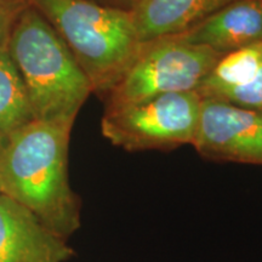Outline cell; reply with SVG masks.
I'll return each mask as SVG.
<instances>
[{
  "mask_svg": "<svg viewBox=\"0 0 262 262\" xmlns=\"http://www.w3.org/2000/svg\"><path fill=\"white\" fill-rule=\"evenodd\" d=\"M0 193H2V186H0Z\"/></svg>",
  "mask_w": 262,
  "mask_h": 262,
  "instance_id": "9a60e30c",
  "label": "cell"
},
{
  "mask_svg": "<svg viewBox=\"0 0 262 262\" xmlns=\"http://www.w3.org/2000/svg\"><path fill=\"white\" fill-rule=\"evenodd\" d=\"M25 5V0H0V22L14 19Z\"/></svg>",
  "mask_w": 262,
  "mask_h": 262,
  "instance_id": "7c38bea8",
  "label": "cell"
},
{
  "mask_svg": "<svg viewBox=\"0 0 262 262\" xmlns=\"http://www.w3.org/2000/svg\"><path fill=\"white\" fill-rule=\"evenodd\" d=\"M73 249L27 208L0 193V262H67Z\"/></svg>",
  "mask_w": 262,
  "mask_h": 262,
  "instance_id": "52a82bcc",
  "label": "cell"
},
{
  "mask_svg": "<svg viewBox=\"0 0 262 262\" xmlns=\"http://www.w3.org/2000/svg\"><path fill=\"white\" fill-rule=\"evenodd\" d=\"M178 37L221 55L262 41V0H234Z\"/></svg>",
  "mask_w": 262,
  "mask_h": 262,
  "instance_id": "ba28073f",
  "label": "cell"
},
{
  "mask_svg": "<svg viewBox=\"0 0 262 262\" xmlns=\"http://www.w3.org/2000/svg\"><path fill=\"white\" fill-rule=\"evenodd\" d=\"M14 19H10V21H3L0 22V49H3L6 45V41H8L10 27H11V24Z\"/></svg>",
  "mask_w": 262,
  "mask_h": 262,
  "instance_id": "5bb4252c",
  "label": "cell"
},
{
  "mask_svg": "<svg viewBox=\"0 0 262 262\" xmlns=\"http://www.w3.org/2000/svg\"><path fill=\"white\" fill-rule=\"evenodd\" d=\"M234 0H142L133 10L142 42L173 37L194 27Z\"/></svg>",
  "mask_w": 262,
  "mask_h": 262,
  "instance_id": "9c48e42d",
  "label": "cell"
},
{
  "mask_svg": "<svg viewBox=\"0 0 262 262\" xmlns=\"http://www.w3.org/2000/svg\"><path fill=\"white\" fill-rule=\"evenodd\" d=\"M192 145L205 158L262 165V113L202 97Z\"/></svg>",
  "mask_w": 262,
  "mask_h": 262,
  "instance_id": "8992f818",
  "label": "cell"
},
{
  "mask_svg": "<svg viewBox=\"0 0 262 262\" xmlns=\"http://www.w3.org/2000/svg\"><path fill=\"white\" fill-rule=\"evenodd\" d=\"M201 102L196 91H187L106 107L101 131L112 145L130 152L192 145Z\"/></svg>",
  "mask_w": 262,
  "mask_h": 262,
  "instance_id": "5b68a950",
  "label": "cell"
},
{
  "mask_svg": "<svg viewBox=\"0 0 262 262\" xmlns=\"http://www.w3.org/2000/svg\"><path fill=\"white\" fill-rule=\"evenodd\" d=\"M215 100L225 101V102L235 104V106L262 113V67L250 83L227 91Z\"/></svg>",
  "mask_w": 262,
  "mask_h": 262,
  "instance_id": "8fae6325",
  "label": "cell"
},
{
  "mask_svg": "<svg viewBox=\"0 0 262 262\" xmlns=\"http://www.w3.org/2000/svg\"><path fill=\"white\" fill-rule=\"evenodd\" d=\"M60 35L90 81L93 94L106 96L139 54L133 12L91 0H25Z\"/></svg>",
  "mask_w": 262,
  "mask_h": 262,
  "instance_id": "3957f363",
  "label": "cell"
},
{
  "mask_svg": "<svg viewBox=\"0 0 262 262\" xmlns=\"http://www.w3.org/2000/svg\"><path fill=\"white\" fill-rule=\"evenodd\" d=\"M6 50L24 81L34 120L73 126L90 81L56 31L26 3L10 27Z\"/></svg>",
  "mask_w": 262,
  "mask_h": 262,
  "instance_id": "7a4b0ae2",
  "label": "cell"
},
{
  "mask_svg": "<svg viewBox=\"0 0 262 262\" xmlns=\"http://www.w3.org/2000/svg\"><path fill=\"white\" fill-rule=\"evenodd\" d=\"M33 120L24 81L5 45L0 49V148L10 136Z\"/></svg>",
  "mask_w": 262,
  "mask_h": 262,
  "instance_id": "30bf717a",
  "label": "cell"
},
{
  "mask_svg": "<svg viewBox=\"0 0 262 262\" xmlns=\"http://www.w3.org/2000/svg\"><path fill=\"white\" fill-rule=\"evenodd\" d=\"M97 4L108 6V8L125 10V11H133L142 0H91Z\"/></svg>",
  "mask_w": 262,
  "mask_h": 262,
  "instance_id": "4fadbf2b",
  "label": "cell"
},
{
  "mask_svg": "<svg viewBox=\"0 0 262 262\" xmlns=\"http://www.w3.org/2000/svg\"><path fill=\"white\" fill-rule=\"evenodd\" d=\"M72 125L33 120L0 148L2 193L68 241L80 227V205L68 178Z\"/></svg>",
  "mask_w": 262,
  "mask_h": 262,
  "instance_id": "6da1fadb",
  "label": "cell"
},
{
  "mask_svg": "<svg viewBox=\"0 0 262 262\" xmlns=\"http://www.w3.org/2000/svg\"><path fill=\"white\" fill-rule=\"evenodd\" d=\"M222 56L178 37L143 42L119 81L108 93L106 107L124 106L160 95L196 91Z\"/></svg>",
  "mask_w": 262,
  "mask_h": 262,
  "instance_id": "277c9868",
  "label": "cell"
}]
</instances>
